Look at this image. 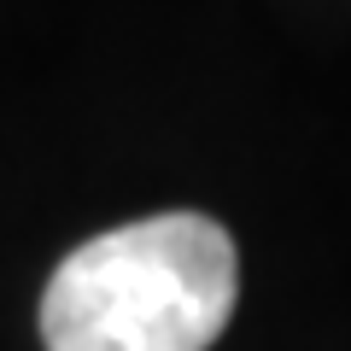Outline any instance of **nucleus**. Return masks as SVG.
<instances>
[{
	"instance_id": "f257e3e1",
	"label": "nucleus",
	"mask_w": 351,
	"mask_h": 351,
	"mask_svg": "<svg viewBox=\"0 0 351 351\" xmlns=\"http://www.w3.org/2000/svg\"><path fill=\"white\" fill-rule=\"evenodd\" d=\"M240 299L234 240L205 211L94 234L41 293L47 351H211Z\"/></svg>"
}]
</instances>
